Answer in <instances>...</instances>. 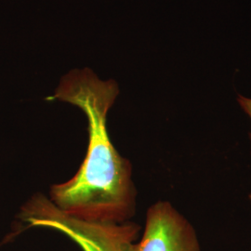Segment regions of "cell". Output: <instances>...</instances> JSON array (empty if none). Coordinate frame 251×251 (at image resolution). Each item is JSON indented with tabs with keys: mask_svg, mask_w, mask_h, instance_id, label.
Wrapping results in <instances>:
<instances>
[{
	"mask_svg": "<svg viewBox=\"0 0 251 251\" xmlns=\"http://www.w3.org/2000/svg\"><path fill=\"white\" fill-rule=\"evenodd\" d=\"M237 102L239 106L241 107L243 111L248 115L251 121V98L243 96V95H238L237 96ZM250 142H251V132H250Z\"/></svg>",
	"mask_w": 251,
	"mask_h": 251,
	"instance_id": "4",
	"label": "cell"
},
{
	"mask_svg": "<svg viewBox=\"0 0 251 251\" xmlns=\"http://www.w3.org/2000/svg\"><path fill=\"white\" fill-rule=\"evenodd\" d=\"M118 93L115 81L100 80L90 69H83L63 76L47 98L80 108L88 119L86 157L72 179L50 187L49 198L64 212L83 220L125 223L135 215L132 166L117 152L108 133V111Z\"/></svg>",
	"mask_w": 251,
	"mask_h": 251,
	"instance_id": "1",
	"label": "cell"
},
{
	"mask_svg": "<svg viewBox=\"0 0 251 251\" xmlns=\"http://www.w3.org/2000/svg\"><path fill=\"white\" fill-rule=\"evenodd\" d=\"M132 251H201L195 227L168 201H158L146 212L142 237Z\"/></svg>",
	"mask_w": 251,
	"mask_h": 251,
	"instance_id": "3",
	"label": "cell"
},
{
	"mask_svg": "<svg viewBox=\"0 0 251 251\" xmlns=\"http://www.w3.org/2000/svg\"><path fill=\"white\" fill-rule=\"evenodd\" d=\"M249 198H250V201H251V193L250 194V196H249Z\"/></svg>",
	"mask_w": 251,
	"mask_h": 251,
	"instance_id": "5",
	"label": "cell"
},
{
	"mask_svg": "<svg viewBox=\"0 0 251 251\" xmlns=\"http://www.w3.org/2000/svg\"><path fill=\"white\" fill-rule=\"evenodd\" d=\"M19 220L32 227L53 229L67 235L83 251H132L142 227L136 223L87 221L70 215L55 206L43 194H36L22 206Z\"/></svg>",
	"mask_w": 251,
	"mask_h": 251,
	"instance_id": "2",
	"label": "cell"
}]
</instances>
